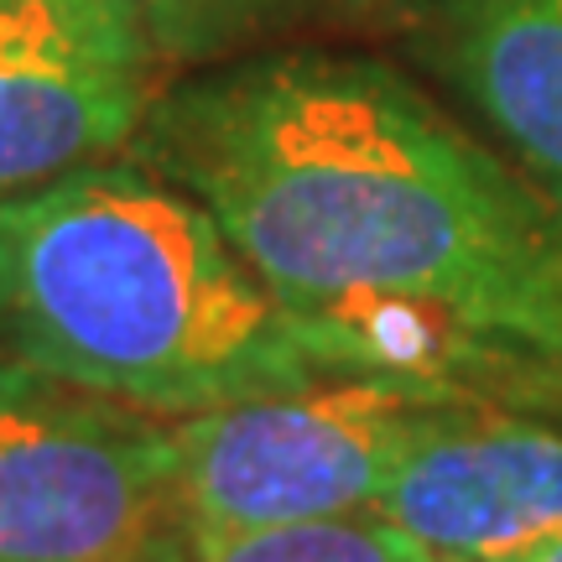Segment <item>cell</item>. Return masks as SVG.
I'll list each match as a JSON object with an SVG mask.
<instances>
[{"mask_svg":"<svg viewBox=\"0 0 562 562\" xmlns=\"http://www.w3.org/2000/svg\"><path fill=\"white\" fill-rule=\"evenodd\" d=\"M131 157L220 220L323 370L562 412V214L385 63L167 83Z\"/></svg>","mask_w":562,"mask_h":562,"instance_id":"6da1fadb","label":"cell"},{"mask_svg":"<svg viewBox=\"0 0 562 562\" xmlns=\"http://www.w3.org/2000/svg\"><path fill=\"white\" fill-rule=\"evenodd\" d=\"M0 344L172 422L334 375L220 220L136 157L0 199Z\"/></svg>","mask_w":562,"mask_h":562,"instance_id":"7a4b0ae2","label":"cell"},{"mask_svg":"<svg viewBox=\"0 0 562 562\" xmlns=\"http://www.w3.org/2000/svg\"><path fill=\"white\" fill-rule=\"evenodd\" d=\"M469 396L480 391L417 375H323L302 391L178 417L172 526L245 531L375 510L412 442Z\"/></svg>","mask_w":562,"mask_h":562,"instance_id":"3957f363","label":"cell"},{"mask_svg":"<svg viewBox=\"0 0 562 562\" xmlns=\"http://www.w3.org/2000/svg\"><path fill=\"white\" fill-rule=\"evenodd\" d=\"M172 490V417L0 360V562H146Z\"/></svg>","mask_w":562,"mask_h":562,"instance_id":"277c9868","label":"cell"},{"mask_svg":"<svg viewBox=\"0 0 562 562\" xmlns=\"http://www.w3.org/2000/svg\"><path fill=\"white\" fill-rule=\"evenodd\" d=\"M167 63L74 0H0V199L131 151Z\"/></svg>","mask_w":562,"mask_h":562,"instance_id":"5b68a950","label":"cell"},{"mask_svg":"<svg viewBox=\"0 0 562 562\" xmlns=\"http://www.w3.org/2000/svg\"><path fill=\"white\" fill-rule=\"evenodd\" d=\"M375 516L453 562H537L562 547V412L459 402L412 442Z\"/></svg>","mask_w":562,"mask_h":562,"instance_id":"8992f818","label":"cell"},{"mask_svg":"<svg viewBox=\"0 0 562 562\" xmlns=\"http://www.w3.org/2000/svg\"><path fill=\"white\" fill-rule=\"evenodd\" d=\"M442 74L562 214V0H438Z\"/></svg>","mask_w":562,"mask_h":562,"instance_id":"52a82bcc","label":"cell"},{"mask_svg":"<svg viewBox=\"0 0 562 562\" xmlns=\"http://www.w3.org/2000/svg\"><path fill=\"white\" fill-rule=\"evenodd\" d=\"M146 562H453L406 537L375 510L323 516V521L245 526V531H193L167 526Z\"/></svg>","mask_w":562,"mask_h":562,"instance_id":"ba28073f","label":"cell"},{"mask_svg":"<svg viewBox=\"0 0 562 562\" xmlns=\"http://www.w3.org/2000/svg\"><path fill=\"white\" fill-rule=\"evenodd\" d=\"M89 11L136 26L167 68L220 58L266 21L271 0H74Z\"/></svg>","mask_w":562,"mask_h":562,"instance_id":"9c48e42d","label":"cell"},{"mask_svg":"<svg viewBox=\"0 0 562 562\" xmlns=\"http://www.w3.org/2000/svg\"><path fill=\"white\" fill-rule=\"evenodd\" d=\"M537 562H562V547H552V552H542Z\"/></svg>","mask_w":562,"mask_h":562,"instance_id":"30bf717a","label":"cell"}]
</instances>
